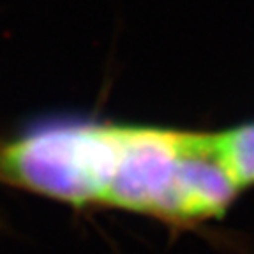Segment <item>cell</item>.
I'll list each match as a JSON object with an SVG mask.
<instances>
[{"mask_svg":"<svg viewBox=\"0 0 254 254\" xmlns=\"http://www.w3.org/2000/svg\"><path fill=\"white\" fill-rule=\"evenodd\" d=\"M240 194L214 132L119 127V152L103 201L175 222L219 219Z\"/></svg>","mask_w":254,"mask_h":254,"instance_id":"6da1fadb","label":"cell"},{"mask_svg":"<svg viewBox=\"0 0 254 254\" xmlns=\"http://www.w3.org/2000/svg\"><path fill=\"white\" fill-rule=\"evenodd\" d=\"M119 152V126L41 127L11 143L0 166L16 184L62 201H103Z\"/></svg>","mask_w":254,"mask_h":254,"instance_id":"7a4b0ae2","label":"cell"},{"mask_svg":"<svg viewBox=\"0 0 254 254\" xmlns=\"http://www.w3.org/2000/svg\"><path fill=\"white\" fill-rule=\"evenodd\" d=\"M214 145L237 189L254 187V120L214 132Z\"/></svg>","mask_w":254,"mask_h":254,"instance_id":"3957f363","label":"cell"}]
</instances>
